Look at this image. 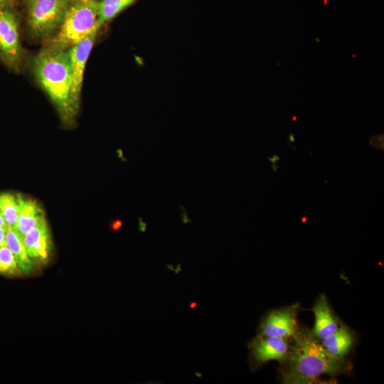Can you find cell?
<instances>
[{"instance_id":"1","label":"cell","mask_w":384,"mask_h":384,"mask_svg":"<svg viewBox=\"0 0 384 384\" xmlns=\"http://www.w3.org/2000/svg\"><path fill=\"white\" fill-rule=\"evenodd\" d=\"M281 381L284 384L318 383L320 378L347 374L351 363L331 355L311 331L300 326L292 338L289 354L282 364Z\"/></svg>"},{"instance_id":"2","label":"cell","mask_w":384,"mask_h":384,"mask_svg":"<svg viewBox=\"0 0 384 384\" xmlns=\"http://www.w3.org/2000/svg\"><path fill=\"white\" fill-rule=\"evenodd\" d=\"M33 71L50 99L65 115L76 109L72 94V79L68 50L56 48L46 49L34 59Z\"/></svg>"},{"instance_id":"3","label":"cell","mask_w":384,"mask_h":384,"mask_svg":"<svg viewBox=\"0 0 384 384\" xmlns=\"http://www.w3.org/2000/svg\"><path fill=\"white\" fill-rule=\"evenodd\" d=\"M97 4L98 0H70L53 47L65 50L97 33Z\"/></svg>"},{"instance_id":"4","label":"cell","mask_w":384,"mask_h":384,"mask_svg":"<svg viewBox=\"0 0 384 384\" xmlns=\"http://www.w3.org/2000/svg\"><path fill=\"white\" fill-rule=\"evenodd\" d=\"M70 0H26L28 24L36 36L47 37L60 27Z\"/></svg>"},{"instance_id":"5","label":"cell","mask_w":384,"mask_h":384,"mask_svg":"<svg viewBox=\"0 0 384 384\" xmlns=\"http://www.w3.org/2000/svg\"><path fill=\"white\" fill-rule=\"evenodd\" d=\"M299 310V303L270 310L262 318L257 334L292 339L301 326L297 320Z\"/></svg>"},{"instance_id":"6","label":"cell","mask_w":384,"mask_h":384,"mask_svg":"<svg viewBox=\"0 0 384 384\" xmlns=\"http://www.w3.org/2000/svg\"><path fill=\"white\" fill-rule=\"evenodd\" d=\"M292 338L256 335L248 343L249 363L252 370L270 361L283 364L289 354Z\"/></svg>"},{"instance_id":"7","label":"cell","mask_w":384,"mask_h":384,"mask_svg":"<svg viewBox=\"0 0 384 384\" xmlns=\"http://www.w3.org/2000/svg\"><path fill=\"white\" fill-rule=\"evenodd\" d=\"M18 21L8 6H0V57L11 68H16L21 59Z\"/></svg>"},{"instance_id":"8","label":"cell","mask_w":384,"mask_h":384,"mask_svg":"<svg viewBox=\"0 0 384 384\" xmlns=\"http://www.w3.org/2000/svg\"><path fill=\"white\" fill-rule=\"evenodd\" d=\"M96 34L97 33L91 34L67 50L70 63L72 99L75 109L81 92L85 65L92 50Z\"/></svg>"},{"instance_id":"9","label":"cell","mask_w":384,"mask_h":384,"mask_svg":"<svg viewBox=\"0 0 384 384\" xmlns=\"http://www.w3.org/2000/svg\"><path fill=\"white\" fill-rule=\"evenodd\" d=\"M314 314L313 335L321 341L334 333L341 324L337 316L331 307L325 294H320L312 307Z\"/></svg>"},{"instance_id":"10","label":"cell","mask_w":384,"mask_h":384,"mask_svg":"<svg viewBox=\"0 0 384 384\" xmlns=\"http://www.w3.org/2000/svg\"><path fill=\"white\" fill-rule=\"evenodd\" d=\"M22 238L27 252L33 260L41 262L48 260L51 242L46 220L31 229Z\"/></svg>"},{"instance_id":"11","label":"cell","mask_w":384,"mask_h":384,"mask_svg":"<svg viewBox=\"0 0 384 384\" xmlns=\"http://www.w3.org/2000/svg\"><path fill=\"white\" fill-rule=\"evenodd\" d=\"M19 212L15 230L23 238L31 229L45 220L43 212L39 204L33 199L17 193Z\"/></svg>"},{"instance_id":"12","label":"cell","mask_w":384,"mask_h":384,"mask_svg":"<svg viewBox=\"0 0 384 384\" xmlns=\"http://www.w3.org/2000/svg\"><path fill=\"white\" fill-rule=\"evenodd\" d=\"M321 341L331 355L345 358L352 351L356 341V336L353 329L341 322L334 333Z\"/></svg>"},{"instance_id":"13","label":"cell","mask_w":384,"mask_h":384,"mask_svg":"<svg viewBox=\"0 0 384 384\" xmlns=\"http://www.w3.org/2000/svg\"><path fill=\"white\" fill-rule=\"evenodd\" d=\"M5 245L12 251L20 273H31L34 269L33 261L27 252L22 237L14 228L7 227Z\"/></svg>"},{"instance_id":"14","label":"cell","mask_w":384,"mask_h":384,"mask_svg":"<svg viewBox=\"0 0 384 384\" xmlns=\"http://www.w3.org/2000/svg\"><path fill=\"white\" fill-rule=\"evenodd\" d=\"M19 212L18 194L10 192L0 193V213L7 226L14 228Z\"/></svg>"},{"instance_id":"15","label":"cell","mask_w":384,"mask_h":384,"mask_svg":"<svg viewBox=\"0 0 384 384\" xmlns=\"http://www.w3.org/2000/svg\"><path fill=\"white\" fill-rule=\"evenodd\" d=\"M135 0H98L97 23L99 28L105 22L112 19Z\"/></svg>"},{"instance_id":"16","label":"cell","mask_w":384,"mask_h":384,"mask_svg":"<svg viewBox=\"0 0 384 384\" xmlns=\"http://www.w3.org/2000/svg\"><path fill=\"white\" fill-rule=\"evenodd\" d=\"M20 272L12 251L5 245L0 246V273L15 274Z\"/></svg>"},{"instance_id":"17","label":"cell","mask_w":384,"mask_h":384,"mask_svg":"<svg viewBox=\"0 0 384 384\" xmlns=\"http://www.w3.org/2000/svg\"><path fill=\"white\" fill-rule=\"evenodd\" d=\"M383 134L373 136L369 139V143L373 147L383 151Z\"/></svg>"},{"instance_id":"18","label":"cell","mask_w":384,"mask_h":384,"mask_svg":"<svg viewBox=\"0 0 384 384\" xmlns=\"http://www.w3.org/2000/svg\"><path fill=\"white\" fill-rule=\"evenodd\" d=\"M6 228H0V246L5 244Z\"/></svg>"},{"instance_id":"19","label":"cell","mask_w":384,"mask_h":384,"mask_svg":"<svg viewBox=\"0 0 384 384\" xmlns=\"http://www.w3.org/2000/svg\"><path fill=\"white\" fill-rule=\"evenodd\" d=\"M122 225V221L119 219L114 220L112 223L111 228L114 230H118Z\"/></svg>"},{"instance_id":"20","label":"cell","mask_w":384,"mask_h":384,"mask_svg":"<svg viewBox=\"0 0 384 384\" xmlns=\"http://www.w3.org/2000/svg\"><path fill=\"white\" fill-rule=\"evenodd\" d=\"M267 159L272 162V164H276L277 161L280 160L279 156H278L277 154H273L272 157H267Z\"/></svg>"},{"instance_id":"21","label":"cell","mask_w":384,"mask_h":384,"mask_svg":"<svg viewBox=\"0 0 384 384\" xmlns=\"http://www.w3.org/2000/svg\"><path fill=\"white\" fill-rule=\"evenodd\" d=\"M295 142V137L294 136V134L293 133H290L289 134V137H288V139H287V142L289 143V144H290V146L294 149H295V148L291 144V142Z\"/></svg>"},{"instance_id":"22","label":"cell","mask_w":384,"mask_h":384,"mask_svg":"<svg viewBox=\"0 0 384 384\" xmlns=\"http://www.w3.org/2000/svg\"><path fill=\"white\" fill-rule=\"evenodd\" d=\"M13 0H0V6H8Z\"/></svg>"},{"instance_id":"23","label":"cell","mask_w":384,"mask_h":384,"mask_svg":"<svg viewBox=\"0 0 384 384\" xmlns=\"http://www.w3.org/2000/svg\"><path fill=\"white\" fill-rule=\"evenodd\" d=\"M8 226L6 223V222L4 221V218L2 217L1 213H0V228H6Z\"/></svg>"},{"instance_id":"24","label":"cell","mask_w":384,"mask_h":384,"mask_svg":"<svg viewBox=\"0 0 384 384\" xmlns=\"http://www.w3.org/2000/svg\"><path fill=\"white\" fill-rule=\"evenodd\" d=\"M279 168V166H277L276 164H272V169L274 171V172H277V169Z\"/></svg>"},{"instance_id":"25","label":"cell","mask_w":384,"mask_h":384,"mask_svg":"<svg viewBox=\"0 0 384 384\" xmlns=\"http://www.w3.org/2000/svg\"><path fill=\"white\" fill-rule=\"evenodd\" d=\"M197 306V303L196 302H191L190 304H189V307L191 309H193L195 308L196 306Z\"/></svg>"},{"instance_id":"26","label":"cell","mask_w":384,"mask_h":384,"mask_svg":"<svg viewBox=\"0 0 384 384\" xmlns=\"http://www.w3.org/2000/svg\"><path fill=\"white\" fill-rule=\"evenodd\" d=\"M291 120H292V122H295V121L297 120V116H296V115H293V116L292 117Z\"/></svg>"},{"instance_id":"27","label":"cell","mask_w":384,"mask_h":384,"mask_svg":"<svg viewBox=\"0 0 384 384\" xmlns=\"http://www.w3.org/2000/svg\"><path fill=\"white\" fill-rule=\"evenodd\" d=\"M301 220H302L301 221H302V222H304V223L306 222V216L304 215V216L301 218Z\"/></svg>"}]
</instances>
